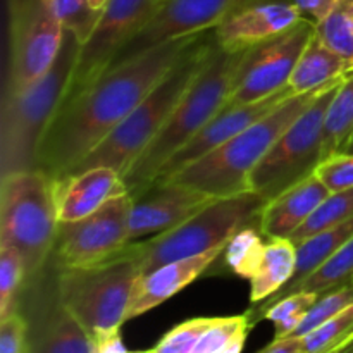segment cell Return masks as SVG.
<instances>
[{
  "mask_svg": "<svg viewBox=\"0 0 353 353\" xmlns=\"http://www.w3.org/2000/svg\"><path fill=\"white\" fill-rule=\"evenodd\" d=\"M207 31L164 41L109 68L85 90L65 97L41 138L37 169L50 179L68 176L140 105Z\"/></svg>",
  "mask_w": 353,
  "mask_h": 353,
  "instance_id": "6da1fadb",
  "label": "cell"
},
{
  "mask_svg": "<svg viewBox=\"0 0 353 353\" xmlns=\"http://www.w3.org/2000/svg\"><path fill=\"white\" fill-rule=\"evenodd\" d=\"M247 50H228L217 41L210 48L205 64L172 110L168 123L123 174L133 199L147 192L157 179L162 165L226 105Z\"/></svg>",
  "mask_w": 353,
  "mask_h": 353,
  "instance_id": "7a4b0ae2",
  "label": "cell"
},
{
  "mask_svg": "<svg viewBox=\"0 0 353 353\" xmlns=\"http://www.w3.org/2000/svg\"><path fill=\"white\" fill-rule=\"evenodd\" d=\"M330 85L314 90V92L302 93V95H292L285 102L279 103L274 110L265 114L262 119L238 133L219 148L190 164L188 168L178 171L165 181L154 183V185L176 183V185L196 190L214 199H226V196L250 192L248 178L252 171L271 150L278 138L285 133L286 128L295 123L296 117Z\"/></svg>",
  "mask_w": 353,
  "mask_h": 353,
  "instance_id": "3957f363",
  "label": "cell"
},
{
  "mask_svg": "<svg viewBox=\"0 0 353 353\" xmlns=\"http://www.w3.org/2000/svg\"><path fill=\"white\" fill-rule=\"evenodd\" d=\"M81 41L65 30L57 61L47 74L2 99L0 176L37 169L38 148L59 107L68 95Z\"/></svg>",
  "mask_w": 353,
  "mask_h": 353,
  "instance_id": "277c9868",
  "label": "cell"
},
{
  "mask_svg": "<svg viewBox=\"0 0 353 353\" xmlns=\"http://www.w3.org/2000/svg\"><path fill=\"white\" fill-rule=\"evenodd\" d=\"M216 41L214 28L203 34L202 40L141 100L140 105L133 109L119 126L114 128L109 137L100 141L69 174L93 168H112L123 176L168 123L172 110L205 64L207 55Z\"/></svg>",
  "mask_w": 353,
  "mask_h": 353,
  "instance_id": "5b68a950",
  "label": "cell"
},
{
  "mask_svg": "<svg viewBox=\"0 0 353 353\" xmlns=\"http://www.w3.org/2000/svg\"><path fill=\"white\" fill-rule=\"evenodd\" d=\"M54 181L41 169L2 176L0 247L17 248L26 268V283L41 278L54 255L57 238Z\"/></svg>",
  "mask_w": 353,
  "mask_h": 353,
  "instance_id": "8992f818",
  "label": "cell"
},
{
  "mask_svg": "<svg viewBox=\"0 0 353 353\" xmlns=\"http://www.w3.org/2000/svg\"><path fill=\"white\" fill-rule=\"evenodd\" d=\"M268 203L254 192L216 199L212 203L168 233L130 243L140 265V274L150 272L174 261L195 257L228 241L248 224H257Z\"/></svg>",
  "mask_w": 353,
  "mask_h": 353,
  "instance_id": "52a82bcc",
  "label": "cell"
},
{
  "mask_svg": "<svg viewBox=\"0 0 353 353\" xmlns=\"http://www.w3.org/2000/svg\"><path fill=\"white\" fill-rule=\"evenodd\" d=\"M140 265L130 245L105 262L86 268L57 265L55 285L65 309L92 334L121 330Z\"/></svg>",
  "mask_w": 353,
  "mask_h": 353,
  "instance_id": "ba28073f",
  "label": "cell"
},
{
  "mask_svg": "<svg viewBox=\"0 0 353 353\" xmlns=\"http://www.w3.org/2000/svg\"><path fill=\"white\" fill-rule=\"evenodd\" d=\"M347 79V78H345ZM327 86L295 123L286 128L271 150L264 155L248 178V190L272 200L293 185L314 174L323 161V138L326 110L341 83Z\"/></svg>",
  "mask_w": 353,
  "mask_h": 353,
  "instance_id": "9c48e42d",
  "label": "cell"
},
{
  "mask_svg": "<svg viewBox=\"0 0 353 353\" xmlns=\"http://www.w3.org/2000/svg\"><path fill=\"white\" fill-rule=\"evenodd\" d=\"M65 28L47 0H10L9 61L3 95L47 74L64 43Z\"/></svg>",
  "mask_w": 353,
  "mask_h": 353,
  "instance_id": "30bf717a",
  "label": "cell"
},
{
  "mask_svg": "<svg viewBox=\"0 0 353 353\" xmlns=\"http://www.w3.org/2000/svg\"><path fill=\"white\" fill-rule=\"evenodd\" d=\"M131 209L133 196L123 193L83 219L59 223L54 264L61 268H86L121 254L130 245Z\"/></svg>",
  "mask_w": 353,
  "mask_h": 353,
  "instance_id": "8fae6325",
  "label": "cell"
},
{
  "mask_svg": "<svg viewBox=\"0 0 353 353\" xmlns=\"http://www.w3.org/2000/svg\"><path fill=\"white\" fill-rule=\"evenodd\" d=\"M314 33L316 23L303 17L285 33L248 48L226 105L259 102L288 86L290 76Z\"/></svg>",
  "mask_w": 353,
  "mask_h": 353,
  "instance_id": "7c38bea8",
  "label": "cell"
},
{
  "mask_svg": "<svg viewBox=\"0 0 353 353\" xmlns=\"http://www.w3.org/2000/svg\"><path fill=\"white\" fill-rule=\"evenodd\" d=\"M157 3L159 0H109L105 3L93 31L79 47L65 97L79 93L107 71L121 48L147 23Z\"/></svg>",
  "mask_w": 353,
  "mask_h": 353,
  "instance_id": "4fadbf2b",
  "label": "cell"
},
{
  "mask_svg": "<svg viewBox=\"0 0 353 353\" xmlns=\"http://www.w3.org/2000/svg\"><path fill=\"white\" fill-rule=\"evenodd\" d=\"M245 2L250 0H159L147 23L121 48L109 68L123 64L164 41L214 30L231 10Z\"/></svg>",
  "mask_w": 353,
  "mask_h": 353,
  "instance_id": "5bb4252c",
  "label": "cell"
},
{
  "mask_svg": "<svg viewBox=\"0 0 353 353\" xmlns=\"http://www.w3.org/2000/svg\"><path fill=\"white\" fill-rule=\"evenodd\" d=\"M295 93L292 92L290 86H285L279 92H276L274 95L268 97L264 100H259V102L247 103V105H224L188 143L183 148H179L164 165L159 171L157 179L154 183L165 181L168 178H171L172 174H176L181 169L188 168L190 164L196 162L199 159L205 157L207 154L214 152L216 148H219L221 145H224L226 141H230L231 138L236 137L238 133H241L243 130H247L248 126H252L254 123H257L259 119L269 114L271 110H274L276 107L281 102H285L286 99H290Z\"/></svg>",
  "mask_w": 353,
  "mask_h": 353,
  "instance_id": "9a60e30c",
  "label": "cell"
},
{
  "mask_svg": "<svg viewBox=\"0 0 353 353\" xmlns=\"http://www.w3.org/2000/svg\"><path fill=\"white\" fill-rule=\"evenodd\" d=\"M214 200V196L176 183L152 185L147 192L133 199L128 241L134 243L168 233Z\"/></svg>",
  "mask_w": 353,
  "mask_h": 353,
  "instance_id": "2e32d148",
  "label": "cell"
},
{
  "mask_svg": "<svg viewBox=\"0 0 353 353\" xmlns=\"http://www.w3.org/2000/svg\"><path fill=\"white\" fill-rule=\"evenodd\" d=\"M17 310L28 323L26 353H95L92 334L61 302L55 281L48 295L38 293Z\"/></svg>",
  "mask_w": 353,
  "mask_h": 353,
  "instance_id": "e0dca14e",
  "label": "cell"
},
{
  "mask_svg": "<svg viewBox=\"0 0 353 353\" xmlns=\"http://www.w3.org/2000/svg\"><path fill=\"white\" fill-rule=\"evenodd\" d=\"M303 19L293 0H250L231 10L216 28L217 43L228 50H245Z\"/></svg>",
  "mask_w": 353,
  "mask_h": 353,
  "instance_id": "ac0fdd59",
  "label": "cell"
},
{
  "mask_svg": "<svg viewBox=\"0 0 353 353\" xmlns=\"http://www.w3.org/2000/svg\"><path fill=\"white\" fill-rule=\"evenodd\" d=\"M52 181L59 223L83 219L114 196L130 193L121 172L112 168L86 169Z\"/></svg>",
  "mask_w": 353,
  "mask_h": 353,
  "instance_id": "d6986e66",
  "label": "cell"
},
{
  "mask_svg": "<svg viewBox=\"0 0 353 353\" xmlns=\"http://www.w3.org/2000/svg\"><path fill=\"white\" fill-rule=\"evenodd\" d=\"M223 250L224 247H217L205 254L169 262L154 271L138 276L133 286V293H131L130 305H128L126 321L143 316L148 310L155 309L165 300L172 299L176 293L185 290L188 285H192L210 265L216 264L217 259L223 255Z\"/></svg>",
  "mask_w": 353,
  "mask_h": 353,
  "instance_id": "ffe728a7",
  "label": "cell"
},
{
  "mask_svg": "<svg viewBox=\"0 0 353 353\" xmlns=\"http://www.w3.org/2000/svg\"><path fill=\"white\" fill-rule=\"evenodd\" d=\"M330 193L316 174H310L265 203L259 216V230L265 240L292 238Z\"/></svg>",
  "mask_w": 353,
  "mask_h": 353,
  "instance_id": "44dd1931",
  "label": "cell"
},
{
  "mask_svg": "<svg viewBox=\"0 0 353 353\" xmlns=\"http://www.w3.org/2000/svg\"><path fill=\"white\" fill-rule=\"evenodd\" d=\"M350 74H353V61L327 48L314 33L290 76L288 86L295 95H302Z\"/></svg>",
  "mask_w": 353,
  "mask_h": 353,
  "instance_id": "7402d4cb",
  "label": "cell"
},
{
  "mask_svg": "<svg viewBox=\"0 0 353 353\" xmlns=\"http://www.w3.org/2000/svg\"><path fill=\"white\" fill-rule=\"evenodd\" d=\"M296 245L290 238L268 240L261 262L250 278L252 305L265 302L288 285L295 272Z\"/></svg>",
  "mask_w": 353,
  "mask_h": 353,
  "instance_id": "603a6c76",
  "label": "cell"
},
{
  "mask_svg": "<svg viewBox=\"0 0 353 353\" xmlns=\"http://www.w3.org/2000/svg\"><path fill=\"white\" fill-rule=\"evenodd\" d=\"M353 285V236L341 248H338L326 262L319 265L312 274L300 281L292 293L310 292L317 295L334 292ZM290 293V295H292ZM288 296V295H286ZM285 299V296H283Z\"/></svg>",
  "mask_w": 353,
  "mask_h": 353,
  "instance_id": "cb8c5ba5",
  "label": "cell"
},
{
  "mask_svg": "<svg viewBox=\"0 0 353 353\" xmlns=\"http://www.w3.org/2000/svg\"><path fill=\"white\" fill-rule=\"evenodd\" d=\"M353 133V74L348 76L334 93L324 119L323 159L336 154Z\"/></svg>",
  "mask_w": 353,
  "mask_h": 353,
  "instance_id": "d4e9b609",
  "label": "cell"
},
{
  "mask_svg": "<svg viewBox=\"0 0 353 353\" xmlns=\"http://www.w3.org/2000/svg\"><path fill=\"white\" fill-rule=\"evenodd\" d=\"M252 327L247 312L241 316L214 317L190 353H241Z\"/></svg>",
  "mask_w": 353,
  "mask_h": 353,
  "instance_id": "484cf974",
  "label": "cell"
},
{
  "mask_svg": "<svg viewBox=\"0 0 353 353\" xmlns=\"http://www.w3.org/2000/svg\"><path fill=\"white\" fill-rule=\"evenodd\" d=\"M265 236L261 233L257 224H248L241 228L224 247V262L233 274L250 279L261 262L264 252Z\"/></svg>",
  "mask_w": 353,
  "mask_h": 353,
  "instance_id": "4316f807",
  "label": "cell"
},
{
  "mask_svg": "<svg viewBox=\"0 0 353 353\" xmlns=\"http://www.w3.org/2000/svg\"><path fill=\"white\" fill-rule=\"evenodd\" d=\"M353 217V188L341 190V192H331L330 196L316 209V212L307 219L300 230L295 231L290 240L293 243H300L305 238L327 230L331 226L345 223Z\"/></svg>",
  "mask_w": 353,
  "mask_h": 353,
  "instance_id": "83f0119b",
  "label": "cell"
},
{
  "mask_svg": "<svg viewBox=\"0 0 353 353\" xmlns=\"http://www.w3.org/2000/svg\"><path fill=\"white\" fill-rule=\"evenodd\" d=\"M316 37L341 57L353 61V0H340L333 12L316 24Z\"/></svg>",
  "mask_w": 353,
  "mask_h": 353,
  "instance_id": "f1b7e54d",
  "label": "cell"
},
{
  "mask_svg": "<svg viewBox=\"0 0 353 353\" xmlns=\"http://www.w3.org/2000/svg\"><path fill=\"white\" fill-rule=\"evenodd\" d=\"M26 283V268L17 248L0 247V321L14 314Z\"/></svg>",
  "mask_w": 353,
  "mask_h": 353,
  "instance_id": "f546056e",
  "label": "cell"
},
{
  "mask_svg": "<svg viewBox=\"0 0 353 353\" xmlns=\"http://www.w3.org/2000/svg\"><path fill=\"white\" fill-rule=\"evenodd\" d=\"M353 338V305L302 336L303 353H336Z\"/></svg>",
  "mask_w": 353,
  "mask_h": 353,
  "instance_id": "4dcf8cb0",
  "label": "cell"
},
{
  "mask_svg": "<svg viewBox=\"0 0 353 353\" xmlns=\"http://www.w3.org/2000/svg\"><path fill=\"white\" fill-rule=\"evenodd\" d=\"M319 295L310 292H296L285 299L278 300L262 314V319L274 323V338H288L302 324L303 317L307 316L314 303L317 302Z\"/></svg>",
  "mask_w": 353,
  "mask_h": 353,
  "instance_id": "1f68e13d",
  "label": "cell"
},
{
  "mask_svg": "<svg viewBox=\"0 0 353 353\" xmlns=\"http://www.w3.org/2000/svg\"><path fill=\"white\" fill-rule=\"evenodd\" d=\"M350 305H353V285L345 286V288H340V290H334V292L324 293V295H321L319 299H317V302L314 303L312 309L307 312V316L303 317L302 324L296 327V331L292 334V336H296V338L305 336V334H309L310 331L319 327L321 324L330 321L331 317L338 316L341 310H345Z\"/></svg>",
  "mask_w": 353,
  "mask_h": 353,
  "instance_id": "d6a6232c",
  "label": "cell"
},
{
  "mask_svg": "<svg viewBox=\"0 0 353 353\" xmlns=\"http://www.w3.org/2000/svg\"><path fill=\"white\" fill-rule=\"evenodd\" d=\"M55 16L64 28L76 34L79 41H85L95 28L100 12L90 7L88 0H47Z\"/></svg>",
  "mask_w": 353,
  "mask_h": 353,
  "instance_id": "836d02e7",
  "label": "cell"
},
{
  "mask_svg": "<svg viewBox=\"0 0 353 353\" xmlns=\"http://www.w3.org/2000/svg\"><path fill=\"white\" fill-rule=\"evenodd\" d=\"M214 317H195L172 327L162 340L152 348L155 353H190L203 331L210 326Z\"/></svg>",
  "mask_w": 353,
  "mask_h": 353,
  "instance_id": "e575fe53",
  "label": "cell"
},
{
  "mask_svg": "<svg viewBox=\"0 0 353 353\" xmlns=\"http://www.w3.org/2000/svg\"><path fill=\"white\" fill-rule=\"evenodd\" d=\"M314 174L326 185L330 192L353 188V154H338L323 159Z\"/></svg>",
  "mask_w": 353,
  "mask_h": 353,
  "instance_id": "d590c367",
  "label": "cell"
},
{
  "mask_svg": "<svg viewBox=\"0 0 353 353\" xmlns=\"http://www.w3.org/2000/svg\"><path fill=\"white\" fill-rule=\"evenodd\" d=\"M28 323L23 314L16 310L0 321V353H26Z\"/></svg>",
  "mask_w": 353,
  "mask_h": 353,
  "instance_id": "8d00e7d4",
  "label": "cell"
},
{
  "mask_svg": "<svg viewBox=\"0 0 353 353\" xmlns=\"http://www.w3.org/2000/svg\"><path fill=\"white\" fill-rule=\"evenodd\" d=\"M293 2L299 7L303 17L317 24L333 12V9L338 6L340 0H293Z\"/></svg>",
  "mask_w": 353,
  "mask_h": 353,
  "instance_id": "74e56055",
  "label": "cell"
},
{
  "mask_svg": "<svg viewBox=\"0 0 353 353\" xmlns=\"http://www.w3.org/2000/svg\"><path fill=\"white\" fill-rule=\"evenodd\" d=\"M95 353H126V347L121 338V330L103 331L93 336Z\"/></svg>",
  "mask_w": 353,
  "mask_h": 353,
  "instance_id": "f35d334b",
  "label": "cell"
},
{
  "mask_svg": "<svg viewBox=\"0 0 353 353\" xmlns=\"http://www.w3.org/2000/svg\"><path fill=\"white\" fill-rule=\"evenodd\" d=\"M257 353H303L302 338H274L268 347L262 348Z\"/></svg>",
  "mask_w": 353,
  "mask_h": 353,
  "instance_id": "ab89813d",
  "label": "cell"
},
{
  "mask_svg": "<svg viewBox=\"0 0 353 353\" xmlns=\"http://www.w3.org/2000/svg\"><path fill=\"white\" fill-rule=\"evenodd\" d=\"M338 152H341V154H353V133L345 140V143L341 145V148Z\"/></svg>",
  "mask_w": 353,
  "mask_h": 353,
  "instance_id": "60d3db41",
  "label": "cell"
},
{
  "mask_svg": "<svg viewBox=\"0 0 353 353\" xmlns=\"http://www.w3.org/2000/svg\"><path fill=\"white\" fill-rule=\"evenodd\" d=\"M90 2V7H92L93 10H97V12H100V10L105 7V3L109 2V0H88Z\"/></svg>",
  "mask_w": 353,
  "mask_h": 353,
  "instance_id": "b9f144b4",
  "label": "cell"
},
{
  "mask_svg": "<svg viewBox=\"0 0 353 353\" xmlns=\"http://www.w3.org/2000/svg\"><path fill=\"white\" fill-rule=\"evenodd\" d=\"M336 353H353V338L350 341H348L347 345H345L343 348H340V350H338Z\"/></svg>",
  "mask_w": 353,
  "mask_h": 353,
  "instance_id": "7bdbcfd3",
  "label": "cell"
},
{
  "mask_svg": "<svg viewBox=\"0 0 353 353\" xmlns=\"http://www.w3.org/2000/svg\"><path fill=\"white\" fill-rule=\"evenodd\" d=\"M126 353H155L154 350H148V352H126Z\"/></svg>",
  "mask_w": 353,
  "mask_h": 353,
  "instance_id": "ee69618b",
  "label": "cell"
}]
</instances>
